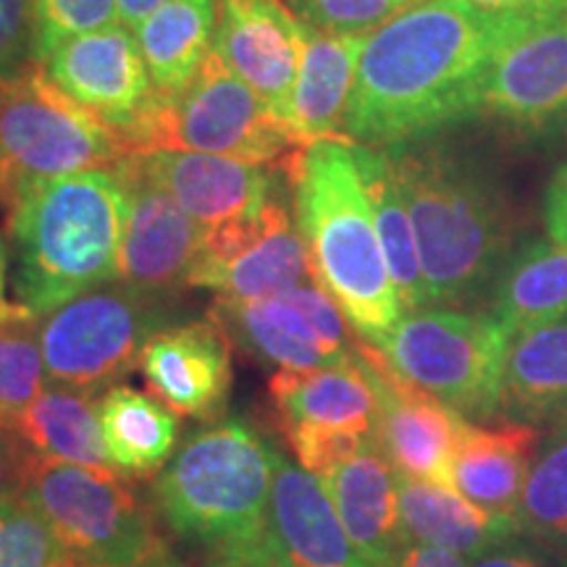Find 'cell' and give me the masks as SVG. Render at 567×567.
I'll return each mask as SVG.
<instances>
[{
	"instance_id": "4",
	"label": "cell",
	"mask_w": 567,
	"mask_h": 567,
	"mask_svg": "<svg viewBox=\"0 0 567 567\" xmlns=\"http://www.w3.org/2000/svg\"><path fill=\"white\" fill-rule=\"evenodd\" d=\"M17 302L48 316L90 289L118 281L124 182L97 168L40 182L6 203Z\"/></svg>"
},
{
	"instance_id": "18",
	"label": "cell",
	"mask_w": 567,
	"mask_h": 567,
	"mask_svg": "<svg viewBox=\"0 0 567 567\" xmlns=\"http://www.w3.org/2000/svg\"><path fill=\"white\" fill-rule=\"evenodd\" d=\"M484 113L520 132H549L567 124V11L499 55Z\"/></svg>"
},
{
	"instance_id": "7",
	"label": "cell",
	"mask_w": 567,
	"mask_h": 567,
	"mask_svg": "<svg viewBox=\"0 0 567 567\" xmlns=\"http://www.w3.org/2000/svg\"><path fill=\"white\" fill-rule=\"evenodd\" d=\"M297 147L302 142L292 126L210 51L187 87L172 97H158L134 142V155L182 151L274 166Z\"/></svg>"
},
{
	"instance_id": "13",
	"label": "cell",
	"mask_w": 567,
	"mask_h": 567,
	"mask_svg": "<svg viewBox=\"0 0 567 567\" xmlns=\"http://www.w3.org/2000/svg\"><path fill=\"white\" fill-rule=\"evenodd\" d=\"M40 63L63 92L122 134L134 155V142L158 103V92L132 27L118 21L76 34L42 55Z\"/></svg>"
},
{
	"instance_id": "5",
	"label": "cell",
	"mask_w": 567,
	"mask_h": 567,
	"mask_svg": "<svg viewBox=\"0 0 567 567\" xmlns=\"http://www.w3.org/2000/svg\"><path fill=\"white\" fill-rule=\"evenodd\" d=\"M274 457L250 425L229 421L189 439L155 478L166 526L216 555L264 544Z\"/></svg>"
},
{
	"instance_id": "9",
	"label": "cell",
	"mask_w": 567,
	"mask_h": 567,
	"mask_svg": "<svg viewBox=\"0 0 567 567\" xmlns=\"http://www.w3.org/2000/svg\"><path fill=\"white\" fill-rule=\"evenodd\" d=\"M158 295L122 281L90 289L40 318L48 384L97 396L140 368L145 344L166 323Z\"/></svg>"
},
{
	"instance_id": "17",
	"label": "cell",
	"mask_w": 567,
	"mask_h": 567,
	"mask_svg": "<svg viewBox=\"0 0 567 567\" xmlns=\"http://www.w3.org/2000/svg\"><path fill=\"white\" fill-rule=\"evenodd\" d=\"M140 371L174 415L216 421L234 384L231 342L213 318L163 326L142 350Z\"/></svg>"
},
{
	"instance_id": "33",
	"label": "cell",
	"mask_w": 567,
	"mask_h": 567,
	"mask_svg": "<svg viewBox=\"0 0 567 567\" xmlns=\"http://www.w3.org/2000/svg\"><path fill=\"white\" fill-rule=\"evenodd\" d=\"M40 318L11 302L0 313V423L11 425L48 386Z\"/></svg>"
},
{
	"instance_id": "8",
	"label": "cell",
	"mask_w": 567,
	"mask_h": 567,
	"mask_svg": "<svg viewBox=\"0 0 567 567\" xmlns=\"http://www.w3.org/2000/svg\"><path fill=\"white\" fill-rule=\"evenodd\" d=\"M509 342L513 334L488 313L423 308L402 316L375 347L402 379L467 421H494Z\"/></svg>"
},
{
	"instance_id": "45",
	"label": "cell",
	"mask_w": 567,
	"mask_h": 567,
	"mask_svg": "<svg viewBox=\"0 0 567 567\" xmlns=\"http://www.w3.org/2000/svg\"><path fill=\"white\" fill-rule=\"evenodd\" d=\"M6 284H9V250H6L3 239H0V313L11 305L6 300Z\"/></svg>"
},
{
	"instance_id": "43",
	"label": "cell",
	"mask_w": 567,
	"mask_h": 567,
	"mask_svg": "<svg viewBox=\"0 0 567 567\" xmlns=\"http://www.w3.org/2000/svg\"><path fill=\"white\" fill-rule=\"evenodd\" d=\"M208 567H281L276 559L268 555L266 544L255 549H245V551H224V555L213 557V563Z\"/></svg>"
},
{
	"instance_id": "23",
	"label": "cell",
	"mask_w": 567,
	"mask_h": 567,
	"mask_svg": "<svg viewBox=\"0 0 567 567\" xmlns=\"http://www.w3.org/2000/svg\"><path fill=\"white\" fill-rule=\"evenodd\" d=\"M542 436L528 423L467 421L452 457V488L486 513L515 517Z\"/></svg>"
},
{
	"instance_id": "27",
	"label": "cell",
	"mask_w": 567,
	"mask_h": 567,
	"mask_svg": "<svg viewBox=\"0 0 567 567\" xmlns=\"http://www.w3.org/2000/svg\"><path fill=\"white\" fill-rule=\"evenodd\" d=\"M30 450L48 463H69L116 473L105 446L101 408L95 396L48 384L38 400L11 423ZM118 476V473H116Z\"/></svg>"
},
{
	"instance_id": "28",
	"label": "cell",
	"mask_w": 567,
	"mask_h": 567,
	"mask_svg": "<svg viewBox=\"0 0 567 567\" xmlns=\"http://www.w3.org/2000/svg\"><path fill=\"white\" fill-rule=\"evenodd\" d=\"M486 295V313L513 337L567 316V245L536 239L515 247Z\"/></svg>"
},
{
	"instance_id": "40",
	"label": "cell",
	"mask_w": 567,
	"mask_h": 567,
	"mask_svg": "<svg viewBox=\"0 0 567 567\" xmlns=\"http://www.w3.org/2000/svg\"><path fill=\"white\" fill-rule=\"evenodd\" d=\"M544 218H547V234L551 243L567 245V163L551 176L544 200Z\"/></svg>"
},
{
	"instance_id": "12",
	"label": "cell",
	"mask_w": 567,
	"mask_h": 567,
	"mask_svg": "<svg viewBox=\"0 0 567 567\" xmlns=\"http://www.w3.org/2000/svg\"><path fill=\"white\" fill-rule=\"evenodd\" d=\"M310 279L308 250L279 187L260 210L205 229L187 287L229 300H258Z\"/></svg>"
},
{
	"instance_id": "47",
	"label": "cell",
	"mask_w": 567,
	"mask_h": 567,
	"mask_svg": "<svg viewBox=\"0 0 567 567\" xmlns=\"http://www.w3.org/2000/svg\"><path fill=\"white\" fill-rule=\"evenodd\" d=\"M0 205H3V184H0Z\"/></svg>"
},
{
	"instance_id": "35",
	"label": "cell",
	"mask_w": 567,
	"mask_h": 567,
	"mask_svg": "<svg viewBox=\"0 0 567 567\" xmlns=\"http://www.w3.org/2000/svg\"><path fill=\"white\" fill-rule=\"evenodd\" d=\"M38 61L63 40L118 24L116 0H32Z\"/></svg>"
},
{
	"instance_id": "3",
	"label": "cell",
	"mask_w": 567,
	"mask_h": 567,
	"mask_svg": "<svg viewBox=\"0 0 567 567\" xmlns=\"http://www.w3.org/2000/svg\"><path fill=\"white\" fill-rule=\"evenodd\" d=\"M310 276L334 297L354 334L381 344L405 316L350 140H318L284 161Z\"/></svg>"
},
{
	"instance_id": "22",
	"label": "cell",
	"mask_w": 567,
	"mask_h": 567,
	"mask_svg": "<svg viewBox=\"0 0 567 567\" xmlns=\"http://www.w3.org/2000/svg\"><path fill=\"white\" fill-rule=\"evenodd\" d=\"M352 547L368 567H386L408 542L400 517L396 471L379 442L368 444L323 478Z\"/></svg>"
},
{
	"instance_id": "6",
	"label": "cell",
	"mask_w": 567,
	"mask_h": 567,
	"mask_svg": "<svg viewBox=\"0 0 567 567\" xmlns=\"http://www.w3.org/2000/svg\"><path fill=\"white\" fill-rule=\"evenodd\" d=\"M130 155L122 134L63 92L40 61L0 76L3 208L34 184L116 168Z\"/></svg>"
},
{
	"instance_id": "16",
	"label": "cell",
	"mask_w": 567,
	"mask_h": 567,
	"mask_svg": "<svg viewBox=\"0 0 567 567\" xmlns=\"http://www.w3.org/2000/svg\"><path fill=\"white\" fill-rule=\"evenodd\" d=\"M213 51L289 124L300 71V19L284 0H216Z\"/></svg>"
},
{
	"instance_id": "21",
	"label": "cell",
	"mask_w": 567,
	"mask_h": 567,
	"mask_svg": "<svg viewBox=\"0 0 567 567\" xmlns=\"http://www.w3.org/2000/svg\"><path fill=\"white\" fill-rule=\"evenodd\" d=\"M268 400L281 434L297 429H344L375 436L379 425V400L358 354L350 363L316 371L279 368L268 381Z\"/></svg>"
},
{
	"instance_id": "14",
	"label": "cell",
	"mask_w": 567,
	"mask_h": 567,
	"mask_svg": "<svg viewBox=\"0 0 567 567\" xmlns=\"http://www.w3.org/2000/svg\"><path fill=\"white\" fill-rule=\"evenodd\" d=\"M124 182V234L118 250V281L145 295L187 287L205 229L145 174L137 155L118 163Z\"/></svg>"
},
{
	"instance_id": "11",
	"label": "cell",
	"mask_w": 567,
	"mask_h": 567,
	"mask_svg": "<svg viewBox=\"0 0 567 567\" xmlns=\"http://www.w3.org/2000/svg\"><path fill=\"white\" fill-rule=\"evenodd\" d=\"M208 318L239 350L287 371L350 363L360 339L334 297L313 279L258 300L218 297Z\"/></svg>"
},
{
	"instance_id": "25",
	"label": "cell",
	"mask_w": 567,
	"mask_h": 567,
	"mask_svg": "<svg viewBox=\"0 0 567 567\" xmlns=\"http://www.w3.org/2000/svg\"><path fill=\"white\" fill-rule=\"evenodd\" d=\"M499 417L536 429L567 417V316L513 337L502 373Z\"/></svg>"
},
{
	"instance_id": "44",
	"label": "cell",
	"mask_w": 567,
	"mask_h": 567,
	"mask_svg": "<svg viewBox=\"0 0 567 567\" xmlns=\"http://www.w3.org/2000/svg\"><path fill=\"white\" fill-rule=\"evenodd\" d=\"M166 3V0H116L118 6V17L126 27H137L142 19H147L155 9H161V6Z\"/></svg>"
},
{
	"instance_id": "39",
	"label": "cell",
	"mask_w": 567,
	"mask_h": 567,
	"mask_svg": "<svg viewBox=\"0 0 567 567\" xmlns=\"http://www.w3.org/2000/svg\"><path fill=\"white\" fill-rule=\"evenodd\" d=\"M386 567H467V559L450 549L431 547V544L408 538Z\"/></svg>"
},
{
	"instance_id": "36",
	"label": "cell",
	"mask_w": 567,
	"mask_h": 567,
	"mask_svg": "<svg viewBox=\"0 0 567 567\" xmlns=\"http://www.w3.org/2000/svg\"><path fill=\"white\" fill-rule=\"evenodd\" d=\"M305 24L337 34H365L394 13L408 9L405 0H284Z\"/></svg>"
},
{
	"instance_id": "30",
	"label": "cell",
	"mask_w": 567,
	"mask_h": 567,
	"mask_svg": "<svg viewBox=\"0 0 567 567\" xmlns=\"http://www.w3.org/2000/svg\"><path fill=\"white\" fill-rule=\"evenodd\" d=\"M158 97H172L197 74L216 40V0H166L134 27Z\"/></svg>"
},
{
	"instance_id": "29",
	"label": "cell",
	"mask_w": 567,
	"mask_h": 567,
	"mask_svg": "<svg viewBox=\"0 0 567 567\" xmlns=\"http://www.w3.org/2000/svg\"><path fill=\"white\" fill-rule=\"evenodd\" d=\"M352 153L402 310L415 313V310L429 308L413 221H410L405 197L396 182L392 155L386 147L358 145V142H352Z\"/></svg>"
},
{
	"instance_id": "26",
	"label": "cell",
	"mask_w": 567,
	"mask_h": 567,
	"mask_svg": "<svg viewBox=\"0 0 567 567\" xmlns=\"http://www.w3.org/2000/svg\"><path fill=\"white\" fill-rule=\"evenodd\" d=\"M402 528L413 542L431 544L473 559L496 544L520 536L515 517L492 515L455 488L396 473Z\"/></svg>"
},
{
	"instance_id": "46",
	"label": "cell",
	"mask_w": 567,
	"mask_h": 567,
	"mask_svg": "<svg viewBox=\"0 0 567 567\" xmlns=\"http://www.w3.org/2000/svg\"><path fill=\"white\" fill-rule=\"evenodd\" d=\"M137 567H179V565H176V559L168 555V551H163V555L147 559V563H142Z\"/></svg>"
},
{
	"instance_id": "32",
	"label": "cell",
	"mask_w": 567,
	"mask_h": 567,
	"mask_svg": "<svg viewBox=\"0 0 567 567\" xmlns=\"http://www.w3.org/2000/svg\"><path fill=\"white\" fill-rule=\"evenodd\" d=\"M515 517L520 534L567 549V417L542 436Z\"/></svg>"
},
{
	"instance_id": "34",
	"label": "cell",
	"mask_w": 567,
	"mask_h": 567,
	"mask_svg": "<svg viewBox=\"0 0 567 567\" xmlns=\"http://www.w3.org/2000/svg\"><path fill=\"white\" fill-rule=\"evenodd\" d=\"M0 567H76L45 515L27 496L0 507Z\"/></svg>"
},
{
	"instance_id": "19",
	"label": "cell",
	"mask_w": 567,
	"mask_h": 567,
	"mask_svg": "<svg viewBox=\"0 0 567 567\" xmlns=\"http://www.w3.org/2000/svg\"><path fill=\"white\" fill-rule=\"evenodd\" d=\"M264 544L281 567H368L352 547L323 481L289 463L281 452L274 457Z\"/></svg>"
},
{
	"instance_id": "10",
	"label": "cell",
	"mask_w": 567,
	"mask_h": 567,
	"mask_svg": "<svg viewBox=\"0 0 567 567\" xmlns=\"http://www.w3.org/2000/svg\"><path fill=\"white\" fill-rule=\"evenodd\" d=\"M24 496L45 515L76 567H137L166 551L153 513L116 473L38 457Z\"/></svg>"
},
{
	"instance_id": "15",
	"label": "cell",
	"mask_w": 567,
	"mask_h": 567,
	"mask_svg": "<svg viewBox=\"0 0 567 567\" xmlns=\"http://www.w3.org/2000/svg\"><path fill=\"white\" fill-rule=\"evenodd\" d=\"M363 363L379 400L375 442L402 476L452 488V457L467 417L394 371L379 347L358 339Z\"/></svg>"
},
{
	"instance_id": "38",
	"label": "cell",
	"mask_w": 567,
	"mask_h": 567,
	"mask_svg": "<svg viewBox=\"0 0 567 567\" xmlns=\"http://www.w3.org/2000/svg\"><path fill=\"white\" fill-rule=\"evenodd\" d=\"M34 463L38 455L17 434V429L0 423V507L24 496Z\"/></svg>"
},
{
	"instance_id": "31",
	"label": "cell",
	"mask_w": 567,
	"mask_h": 567,
	"mask_svg": "<svg viewBox=\"0 0 567 567\" xmlns=\"http://www.w3.org/2000/svg\"><path fill=\"white\" fill-rule=\"evenodd\" d=\"M101 423L113 471L126 478H147L163 471L179 442V423L158 396L116 384L103 392Z\"/></svg>"
},
{
	"instance_id": "1",
	"label": "cell",
	"mask_w": 567,
	"mask_h": 567,
	"mask_svg": "<svg viewBox=\"0 0 567 567\" xmlns=\"http://www.w3.org/2000/svg\"><path fill=\"white\" fill-rule=\"evenodd\" d=\"M544 21L549 19L481 11L457 0L410 3L368 32L347 140L394 147L481 116L499 55Z\"/></svg>"
},
{
	"instance_id": "42",
	"label": "cell",
	"mask_w": 567,
	"mask_h": 567,
	"mask_svg": "<svg viewBox=\"0 0 567 567\" xmlns=\"http://www.w3.org/2000/svg\"><path fill=\"white\" fill-rule=\"evenodd\" d=\"M467 567H547L538 559L536 551H530L520 544H515V538L509 542L496 544V547L486 549L484 555L467 559Z\"/></svg>"
},
{
	"instance_id": "41",
	"label": "cell",
	"mask_w": 567,
	"mask_h": 567,
	"mask_svg": "<svg viewBox=\"0 0 567 567\" xmlns=\"http://www.w3.org/2000/svg\"><path fill=\"white\" fill-rule=\"evenodd\" d=\"M457 3L496 13H530L542 19H555L567 11V0H457Z\"/></svg>"
},
{
	"instance_id": "24",
	"label": "cell",
	"mask_w": 567,
	"mask_h": 567,
	"mask_svg": "<svg viewBox=\"0 0 567 567\" xmlns=\"http://www.w3.org/2000/svg\"><path fill=\"white\" fill-rule=\"evenodd\" d=\"M365 38L368 32L337 34L300 21V71L289 126L302 145L347 140V111Z\"/></svg>"
},
{
	"instance_id": "2",
	"label": "cell",
	"mask_w": 567,
	"mask_h": 567,
	"mask_svg": "<svg viewBox=\"0 0 567 567\" xmlns=\"http://www.w3.org/2000/svg\"><path fill=\"white\" fill-rule=\"evenodd\" d=\"M386 151L413 221L429 308L476 302L515 250L505 189L450 142L423 137Z\"/></svg>"
},
{
	"instance_id": "20",
	"label": "cell",
	"mask_w": 567,
	"mask_h": 567,
	"mask_svg": "<svg viewBox=\"0 0 567 567\" xmlns=\"http://www.w3.org/2000/svg\"><path fill=\"white\" fill-rule=\"evenodd\" d=\"M137 158L145 174L168 189L203 229L250 216L281 187L271 166L224 155L155 151Z\"/></svg>"
},
{
	"instance_id": "48",
	"label": "cell",
	"mask_w": 567,
	"mask_h": 567,
	"mask_svg": "<svg viewBox=\"0 0 567 567\" xmlns=\"http://www.w3.org/2000/svg\"><path fill=\"white\" fill-rule=\"evenodd\" d=\"M405 3H413V0H405Z\"/></svg>"
},
{
	"instance_id": "37",
	"label": "cell",
	"mask_w": 567,
	"mask_h": 567,
	"mask_svg": "<svg viewBox=\"0 0 567 567\" xmlns=\"http://www.w3.org/2000/svg\"><path fill=\"white\" fill-rule=\"evenodd\" d=\"M38 61L32 0H0V76H13Z\"/></svg>"
}]
</instances>
